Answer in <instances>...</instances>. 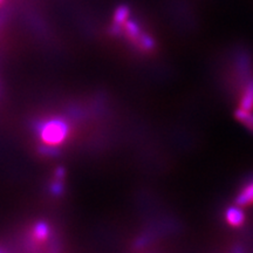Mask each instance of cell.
Masks as SVG:
<instances>
[{"label":"cell","instance_id":"1","mask_svg":"<svg viewBox=\"0 0 253 253\" xmlns=\"http://www.w3.org/2000/svg\"><path fill=\"white\" fill-rule=\"evenodd\" d=\"M69 126L60 118L48 119L39 128V138L47 147H58L68 138Z\"/></svg>","mask_w":253,"mask_h":253},{"label":"cell","instance_id":"2","mask_svg":"<svg viewBox=\"0 0 253 253\" xmlns=\"http://www.w3.org/2000/svg\"><path fill=\"white\" fill-rule=\"evenodd\" d=\"M130 17V7L126 5H120L116 7L113 14V25L110 27V33L113 36H120L123 31V25Z\"/></svg>","mask_w":253,"mask_h":253},{"label":"cell","instance_id":"3","mask_svg":"<svg viewBox=\"0 0 253 253\" xmlns=\"http://www.w3.org/2000/svg\"><path fill=\"white\" fill-rule=\"evenodd\" d=\"M50 235V227L48 223L43 220H39L34 224L32 227V239L37 243V244H42L47 239L49 238Z\"/></svg>","mask_w":253,"mask_h":253},{"label":"cell","instance_id":"4","mask_svg":"<svg viewBox=\"0 0 253 253\" xmlns=\"http://www.w3.org/2000/svg\"><path fill=\"white\" fill-rule=\"evenodd\" d=\"M123 32H125L126 38H128L129 40H131L132 42H136L141 34L143 33L140 25L136 23L135 20H132V19H128V20L126 21L125 25H123Z\"/></svg>","mask_w":253,"mask_h":253},{"label":"cell","instance_id":"5","mask_svg":"<svg viewBox=\"0 0 253 253\" xmlns=\"http://www.w3.org/2000/svg\"><path fill=\"white\" fill-rule=\"evenodd\" d=\"M135 45L141 50H143V52H151L155 48V46H156V43H155L153 37L147 33H142L135 42Z\"/></svg>","mask_w":253,"mask_h":253},{"label":"cell","instance_id":"6","mask_svg":"<svg viewBox=\"0 0 253 253\" xmlns=\"http://www.w3.org/2000/svg\"><path fill=\"white\" fill-rule=\"evenodd\" d=\"M2 1H4V0H0V4H1V2H2Z\"/></svg>","mask_w":253,"mask_h":253},{"label":"cell","instance_id":"7","mask_svg":"<svg viewBox=\"0 0 253 253\" xmlns=\"http://www.w3.org/2000/svg\"><path fill=\"white\" fill-rule=\"evenodd\" d=\"M0 253H4V252H2V251H1V250H0Z\"/></svg>","mask_w":253,"mask_h":253}]
</instances>
